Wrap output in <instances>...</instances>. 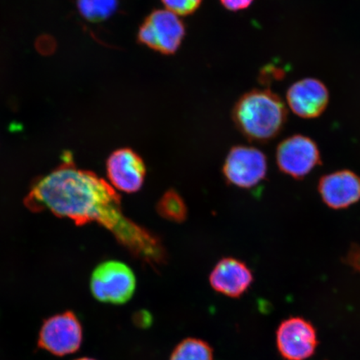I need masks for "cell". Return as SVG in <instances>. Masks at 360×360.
I'll use <instances>...</instances> for the list:
<instances>
[{
    "mask_svg": "<svg viewBox=\"0 0 360 360\" xmlns=\"http://www.w3.org/2000/svg\"><path fill=\"white\" fill-rule=\"evenodd\" d=\"M34 213L48 212L76 224L105 227L134 258L150 266L167 259L160 238L129 219L118 193L92 171L77 167L69 155L51 173L35 180L25 200Z\"/></svg>",
    "mask_w": 360,
    "mask_h": 360,
    "instance_id": "6da1fadb",
    "label": "cell"
},
{
    "mask_svg": "<svg viewBox=\"0 0 360 360\" xmlns=\"http://www.w3.org/2000/svg\"><path fill=\"white\" fill-rule=\"evenodd\" d=\"M233 121L251 141L268 142L281 131L287 119L285 103L267 89H255L238 101L233 109Z\"/></svg>",
    "mask_w": 360,
    "mask_h": 360,
    "instance_id": "7a4b0ae2",
    "label": "cell"
},
{
    "mask_svg": "<svg viewBox=\"0 0 360 360\" xmlns=\"http://www.w3.org/2000/svg\"><path fill=\"white\" fill-rule=\"evenodd\" d=\"M136 290L133 270L120 261L110 260L94 269L90 278V290L102 303L123 304L132 299Z\"/></svg>",
    "mask_w": 360,
    "mask_h": 360,
    "instance_id": "3957f363",
    "label": "cell"
},
{
    "mask_svg": "<svg viewBox=\"0 0 360 360\" xmlns=\"http://www.w3.org/2000/svg\"><path fill=\"white\" fill-rule=\"evenodd\" d=\"M266 156L258 148L236 146L229 150L224 160L222 172L227 183L240 188L257 186L266 177Z\"/></svg>",
    "mask_w": 360,
    "mask_h": 360,
    "instance_id": "277c9868",
    "label": "cell"
},
{
    "mask_svg": "<svg viewBox=\"0 0 360 360\" xmlns=\"http://www.w3.org/2000/svg\"><path fill=\"white\" fill-rule=\"evenodd\" d=\"M186 34L183 22L167 10L152 12L139 28V42L164 55L177 51Z\"/></svg>",
    "mask_w": 360,
    "mask_h": 360,
    "instance_id": "5b68a950",
    "label": "cell"
},
{
    "mask_svg": "<svg viewBox=\"0 0 360 360\" xmlns=\"http://www.w3.org/2000/svg\"><path fill=\"white\" fill-rule=\"evenodd\" d=\"M83 328L74 313L53 315L40 328L38 344L39 348L56 356L74 354L82 345Z\"/></svg>",
    "mask_w": 360,
    "mask_h": 360,
    "instance_id": "8992f818",
    "label": "cell"
},
{
    "mask_svg": "<svg viewBox=\"0 0 360 360\" xmlns=\"http://www.w3.org/2000/svg\"><path fill=\"white\" fill-rule=\"evenodd\" d=\"M276 162L282 173L301 179L321 164V153L311 139L292 135L278 145Z\"/></svg>",
    "mask_w": 360,
    "mask_h": 360,
    "instance_id": "52a82bcc",
    "label": "cell"
},
{
    "mask_svg": "<svg viewBox=\"0 0 360 360\" xmlns=\"http://www.w3.org/2000/svg\"><path fill=\"white\" fill-rule=\"evenodd\" d=\"M107 177L115 190L134 193L141 190L146 178V165L141 156L129 148L112 153L106 162Z\"/></svg>",
    "mask_w": 360,
    "mask_h": 360,
    "instance_id": "ba28073f",
    "label": "cell"
},
{
    "mask_svg": "<svg viewBox=\"0 0 360 360\" xmlns=\"http://www.w3.org/2000/svg\"><path fill=\"white\" fill-rule=\"evenodd\" d=\"M277 347L287 360H305L312 356L317 347L315 328L300 317L286 319L276 333Z\"/></svg>",
    "mask_w": 360,
    "mask_h": 360,
    "instance_id": "9c48e42d",
    "label": "cell"
},
{
    "mask_svg": "<svg viewBox=\"0 0 360 360\" xmlns=\"http://www.w3.org/2000/svg\"><path fill=\"white\" fill-rule=\"evenodd\" d=\"M253 281L251 269L243 261L233 257L220 259L210 274L213 290L231 298L245 294Z\"/></svg>",
    "mask_w": 360,
    "mask_h": 360,
    "instance_id": "30bf717a",
    "label": "cell"
},
{
    "mask_svg": "<svg viewBox=\"0 0 360 360\" xmlns=\"http://www.w3.org/2000/svg\"><path fill=\"white\" fill-rule=\"evenodd\" d=\"M318 188L323 201L331 209H346L360 200V178L350 170L325 175Z\"/></svg>",
    "mask_w": 360,
    "mask_h": 360,
    "instance_id": "8fae6325",
    "label": "cell"
},
{
    "mask_svg": "<svg viewBox=\"0 0 360 360\" xmlns=\"http://www.w3.org/2000/svg\"><path fill=\"white\" fill-rule=\"evenodd\" d=\"M287 101L296 115L304 119L316 118L326 109L328 91L321 81L304 79L288 90Z\"/></svg>",
    "mask_w": 360,
    "mask_h": 360,
    "instance_id": "7c38bea8",
    "label": "cell"
},
{
    "mask_svg": "<svg viewBox=\"0 0 360 360\" xmlns=\"http://www.w3.org/2000/svg\"><path fill=\"white\" fill-rule=\"evenodd\" d=\"M156 210L162 218L174 223L186 221L188 209L181 195L174 190H169L161 196L156 205Z\"/></svg>",
    "mask_w": 360,
    "mask_h": 360,
    "instance_id": "4fadbf2b",
    "label": "cell"
},
{
    "mask_svg": "<svg viewBox=\"0 0 360 360\" xmlns=\"http://www.w3.org/2000/svg\"><path fill=\"white\" fill-rule=\"evenodd\" d=\"M170 360H214L213 350L205 341L190 338L180 342Z\"/></svg>",
    "mask_w": 360,
    "mask_h": 360,
    "instance_id": "5bb4252c",
    "label": "cell"
},
{
    "mask_svg": "<svg viewBox=\"0 0 360 360\" xmlns=\"http://www.w3.org/2000/svg\"><path fill=\"white\" fill-rule=\"evenodd\" d=\"M79 11L85 19L101 22L110 18L118 7V0H78Z\"/></svg>",
    "mask_w": 360,
    "mask_h": 360,
    "instance_id": "9a60e30c",
    "label": "cell"
},
{
    "mask_svg": "<svg viewBox=\"0 0 360 360\" xmlns=\"http://www.w3.org/2000/svg\"><path fill=\"white\" fill-rule=\"evenodd\" d=\"M167 11L178 16L191 15L199 8L202 0H162Z\"/></svg>",
    "mask_w": 360,
    "mask_h": 360,
    "instance_id": "2e32d148",
    "label": "cell"
},
{
    "mask_svg": "<svg viewBox=\"0 0 360 360\" xmlns=\"http://www.w3.org/2000/svg\"><path fill=\"white\" fill-rule=\"evenodd\" d=\"M57 47L56 39L49 34H43L36 39L35 48L40 55L49 56L55 53Z\"/></svg>",
    "mask_w": 360,
    "mask_h": 360,
    "instance_id": "e0dca14e",
    "label": "cell"
},
{
    "mask_svg": "<svg viewBox=\"0 0 360 360\" xmlns=\"http://www.w3.org/2000/svg\"><path fill=\"white\" fill-rule=\"evenodd\" d=\"M254 0H220L223 6L229 11H238L250 6Z\"/></svg>",
    "mask_w": 360,
    "mask_h": 360,
    "instance_id": "ac0fdd59",
    "label": "cell"
},
{
    "mask_svg": "<svg viewBox=\"0 0 360 360\" xmlns=\"http://www.w3.org/2000/svg\"><path fill=\"white\" fill-rule=\"evenodd\" d=\"M348 263L360 272V247L351 249L348 255Z\"/></svg>",
    "mask_w": 360,
    "mask_h": 360,
    "instance_id": "d6986e66",
    "label": "cell"
},
{
    "mask_svg": "<svg viewBox=\"0 0 360 360\" xmlns=\"http://www.w3.org/2000/svg\"><path fill=\"white\" fill-rule=\"evenodd\" d=\"M75 360H96V359H90V358H81V359H75Z\"/></svg>",
    "mask_w": 360,
    "mask_h": 360,
    "instance_id": "ffe728a7",
    "label": "cell"
}]
</instances>
